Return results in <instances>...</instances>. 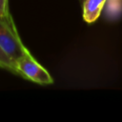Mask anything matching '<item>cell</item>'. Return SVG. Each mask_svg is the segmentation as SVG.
Segmentation results:
<instances>
[{
  "instance_id": "cell-5",
  "label": "cell",
  "mask_w": 122,
  "mask_h": 122,
  "mask_svg": "<svg viewBox=\"0 0 122 122\" xmlns=\"http://www.w3.org/2000/svg\"><path fill=\"white\" fill-rule=\"evenodd\" d=\"M8 12H10L9 6H8V0H0V15L6 14Z\"/></svg>"
},
{
  "instance_id": "cell-3",
  "label": "cell",
  "mask_w": 122,
  "mask_h": 122,
  "mask_svg": "<svg viewBox=\"0 0 122 122\" xmlns=\"http://www.w3.org/2000/svg\"><path fill=\"white\" fill-rule=\"evenodd\" d=\"M106 0H85L83 5V19L86 23H93L99 17Z\"/></svg>"
},
{
  "instance_id": "cell-4",
  "label": "cell",
  "mask_w": 122,
  "mask_h": 122,
  "mask_svg": "<svg viewBox=\"0 0 122 122\" xmlns=\"http://www.w3.org/2000/svg\"><path fill=\"white\" fill-rule=\"evenodd\" d=\"M0 67L16 73V68L13 61L6 54V52L0 48Z\"/></svg>"
},
{
  "instance_id": "cell-2",
  "label": "cell",
  "mask_w": 122,
  "mask_h": 122,
  "mask_svg": "<svg viewBox=\"0 0 122 122\" xmlns=\"http://www.w3.org/2000/svg\"><path fill=\"white\" fill-rule=\"evenodd\" d=\"M15 68L16 74H19L34 83L49 85L53 82L51 74L31 56L29 51H27L25 54L15 62Z\"/></svg>"
},
{
  "instance_id": "cell-1",
  "label": "cell",
  "mask_w": 122,
  "mask_h": 122,
  "mask_svg": "<svg viewBox=\"0 0 122 122\" xmlns=\"http://www.w3.org/2000/svg\"><path fill=\"white\" fill-rule=\"evenodd\" d=\"M0 48L14 64L28 51L19 37L10 12L0 15Z\"/></svg>"
}]
</instances>
